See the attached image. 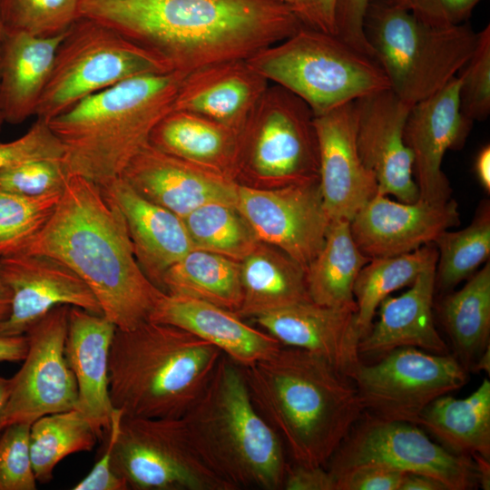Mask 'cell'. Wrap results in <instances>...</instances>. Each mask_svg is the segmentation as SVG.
I'll return each mask as SVG.
<instances>
[{"instance_id": "cell-1", "label": "cell", "mask_w": 490, "mask_h": 490, "mask_svg": "<svg viewBox=\"0 0 490 490\" xmlns=\"http://www.w3.org/2000/svg\"><path fill=\"white\" fill-rule=\"evenodd\" d=\"M79 13L183 74L247 60L303 26L279 0H81Z\"/></svg>"}, {"instance_id": "cell-2", "label": "cell", "mask_w": 490, "mask_h": 490, "mask_svg": "<svg viewBox=\"0 0 490 490\" xmlns=\"http://www.w3.org/2000/svg\"><path fill=\"white\" fill-rule=\"evenodd\" d=\"M23 252L71 269L119 329L149 320L164 295L141 269L119 208L98 184L79 175L68 174L54 211Z\"/></svg>"}, {"instance_id": "cell-3", "label": "cell", "mask_w": 490, "mask_h": 490, "mask_svg": "<svg viewBox=\"0 0 490 490\" xmlns=\"http://www.w3.org/2000/svg\"><path fill=\"white\" fill-rule=\"evenodd\" d=\"M241 368L253 405L293 463L325 466L364 412L352 379L308 350L281 345Z\"/></svg>"}, {"instance_id": "cell-4", "label": "cell", "mask_w": 490, "mask_h": 490, "mask_svg": "<svg viewBox=\"0 0 490 490\" xmlns=\"http://www.w3.org/2000/svg\"><path fill=\"white\" fill-rule=\"evenodd\" d=\"M186 74L139 75L91 94L48 121L67 174L103 185L120 177L154 126L172 110Z\"/></svg>"}, {"instance_id": "cell-5", "label": "cell", "mask_w": 490, "mask_h": 490, "mask_svg": "<svg viewBox=\"0 0 490 490\" xmlns=\"http://www.w3.org/2000/svg\"><path fill=\"white\" fill-rule=\"evenodd\" d=\"M222 352L173 325L144 321L116 328L109 393L126 416L182 417L208 384Z\"/></svg>"}, {"instance_id": "cell-6", "label": "cell", "mask_w": 490, "mask_h": 490, "mask_svg": "<svg viewBox=\"0 0 490 490\" xmlns=\"http://www.w3.org/2000/svg\"><path fill=\"white\" fill-rule=\"evenodd\" d=\"M181 418L202 461L231 490L283 489L288 454L253 405L242 368L228 357Z\"/></svg>"}, {"instance_id": "cell-7", "label": "cell", "mask_w": 490, "mask_h": 490, "mask_svg": "<svg viewBox=\"0 0 490 490\" xmlns=\"http://www.w3.org/2000/svg\"><path fill=\"white\" fill-rule=\"evenodd\" d=\"M364 33L390 89L411 106L456 77L477 42L466 24L431 25L389 0L369 1Z\"/></svg>"}, {"instance_id": "cell-8", "label": "cell", "mask_w": 490, "mask_h": 490, "mask_svg": "<svg viewBox=\"0 0 490 490\" xmlns=\"http://www.w3.org/2000/svg\"><path fill=\"white\" fill-rule=\"evenodd\" d=\"M247 61L270 83L301 98L314 116L390 88L375 59L336 34L304 25Z\"/></svg>"}, {"instance_id": "cell-9", "label": "cell", "mask_w": 490, "mask_h": 490, "mask_svg": "<svg viewBox=\"0 0 490 490\" xmlns=\"http://www.w3.org/2000/svg\"><path fill=\"white\" fill-rule=\"evenodd\" d=\"M318 178L312 110L290 91L270 83L240 132L236 181L278 188Z\"/></svg>"}, {"instance_id": "cell-10", "label": "cell", "mask_w": 490, "mask_h": 490, "mask_svg": "<svg viewBox=\"0 0 490 490\" xmlns=\"http://www.w3.org/2000/svg\"><path fill=\"white\" fill-rule=\"evenodd\" d=\"M171 72L115 30L80 17L64 34L35 116L46 122L83 98L143 74Z\"/></svg>"}, {"instance_id": "cell-11", "label": "cell", "mask_w": 490, "mask_h": 490, "mask_svg": "<svg viewBox=\"0 0 490 490\" xmlns=\"http://www.w3.org/2000/svg\"><path fill=\"white\" fill-rule=\"evenodd\" d=\"M361 466H379L402 473L422 474L446 490L479 486L475 462L431 440L419 426L377 417L367 412L325 465L335 477Z\"/></svg>"}, {"instance_id": "cell-12", "label": "cell", "mask_w": 490, "mask_h": 490, "mask_svg": "<svg viewBox=\"0 0 490 490\" xmlns=\"http://www.w3.org/2000/svg\"><path fill=\"white\" fill-rule=\"evenodd\" d=\"M113 470L133 490H231L202 461L181 417L123 416Z\"/></svg>"}, {"instance_id": "cell-13", "label": "cell", "mask_w": 490, "mask_h": 490, "mask_svg": "<svg viewBox=\"0 0 490 490\" xmlns=\"http://www.w3.org/2000/svg\"><path fill=\"white\" fill-rule=\"evenodd\" d=\"M364 412L416 425L436 398L463 387L467 371L453 355L402 348L371 365L360 362L349 375Z\"/></svg>"}, {"instance_id": "cell-14", "label": "cell", "mask_w": 490, "mask_h": 490, "mask_svg": "<svg viewBox=\"0 0 490 490\" xmlns=\"http://www.w3.org/2000/svg\"><path fill=\"white\" fill-rule=\"evenodd\" d=\"M70 306H58L26 333L23 365L12 377V389L0 421V433L16 423L75 408L77 386L64 355Z\"/></svg>"}, {"instance_id": "cell-15", "label": "cell", "mask_w": 490, "mask_h": 490, "mask_svg": "<svg viewBox=\"0 0 490 490\" xmlns=\"http://www.w3.org/2000/svg\"><path fill=\"white\" fill-rule=\"evenodd\" d=\"M236 206L259 241L278 248L305 270L321 250L331 222L318 181L278 188L239 184Z\"/></svg>"}, {"instance_id": "cell-16", "label": "cell", "mask_w": 490, "mask_h": 490, "mask_svg": "<svg viewBox=\"0 0 490 490\" xmlns=\"http://www.w3.org/2000/svg\"><path fill=\"white\" fill-rule=\"evenodd\" d=\"M356 142L363 164L374 174L377 192L414 202L419 192L413 176V156L404 139L411 105L389 88L354 101Z\"/></svg>"}, {"instance_id": "cell-17", "label": "cell", "mask_w": 490, "mask_h": 490, "mask_svg": "<svg viewBox=\"0 0 490 490\" xmlns=\"http://www.w3.org/2000/svg\"><path fill=\"white\" fill-rule=\"evenodd\" d=\"M0 267L12 296L10 314L0 323V336L25 335L58 306L78 307L103 315L88 286L55 259L20 252L1 258Z\"/></svg>"}, {"instance_id": "cell-18", "label": "cell", "mask_w": 490, "mask_h": 490, "mask_svg": "<svg viewBox=\"0 0 490 490\" xmlns=\"http://www.w3.org/2000/svg\"><path fill=\"white\" fill-rule=\"evenodd\" d=\"M473 122L461 113L457 76L412 106L404 139L413 156V176L419 199L436 202L451 198L450 182L441 168L443 159L447 151L464 147Z\"/></svg>"}, {"instance_id": "cell-19", "label": "cell", "mask_w": 490, "mask_h": 490, "mask_svg": "<svg viewBox=\"0 0 490 490\" xmlns=\"http://www.w3.org/2000/svg\"><path fill=\"white\" fill-rule=\"evenodd\" d=\"M459 223L458 204L451 198L402 202L377 192L352 218L350 230L361 252L371 260L412 252Z\"/></svg>"}, {"instance_id": "cell-20", "label": "cell", "mask_w": 490, "mask_h": 490, "mask_svg": "<svg viewBox=\"0 0 490 490\" xmlns=\"http://www.w3.org/2000/svg\"><path fill=\"white\" fill-rule=\"evenodd\" d=\"M314 125L325 211L330 221H350L377 192V180L358 152L354 101L314 116Z\"/></svg>"}, {"instance_id": "cell-21", "label": "cell", "mask_w": 490, "mask_h": 490, "mask_svg": "<svg viewBox=\"0 0 490 490\" xmlns=\"http://www.w3.org/2000/svg\"><path fill=\"white\" fill-rule=\"evenodd\" d=\"M137 193L183 218L211 202L237 205L239 183L163 152L150 143L120 175Z\"/></svg>"}, {"instance_id": "cell-22", "label": "cell", "mask_w": 490, "mask_h": 490, "mask_svg": "<svg viewBox=\"0 0 490 490\" xmlns=\"http://www.w3.org/2000/svg\"><path fill=\"white\" fill-rule=\"evenodd\" d=\"M357 310L319 305L312 300L296 303L253 318L281 345L308 350L324 358L349 377L361 362Z\"/></svg>"}, {"instance_id": "cell-23", "label": "cell", "mask_w": 490, "mask_h": 490, "mask_svg": "<svg viewBox=\"0 0 490 490\" xmlns=\"http://www.w3.org/2000/svg\"><path fill=\"white\" fill-rule=\"evenodd\" d=\"M116 326L103 315L70 307L64 355L77 386L79 410L98 438L110 430L109 356Z\"/></svg>"}, {"instance_id": "cell-24", "label": "cell", "mask_w": 490, "mask_h": 490, "mask_svg": "<svg viewBox=\"0 0 490 490\" xmlns=\"http://www.w3.org/2000/svg\"><path fill=\"white\" fill-rule=\"evenodd\" d=\"M270 83L247 60L215 63L185 75L172 110L201 115L240 133Z\"/></svg>"}, {"instance_id": "cell-25", "label": "cell", "mask_w": 490, "mask_h": 490, "mask_svg": "<svg viewBox=\"0 0 490 490\" xmlns=\"http://www.w3.org/2000/svg\"><path fill=\"white\" fill-rule=\"evenodd\" d=\"M99 186L121 211L141 269L161 289L166 270L195 249L182 218L143 198L121 177Z\"/></svg>"}, {"instance_id": "cell-26", "label": "cell", "mask_w": 490, "mask_h": 490, "mask_svg": "<svg viewBox=\"0 0 490 490\" xmlns=\"http://www.w3.org/2000/svg\"><path fill=\"white\" fill-rule=\"evenodd\" d=\"M243 319L217 305L164 293L149 320L181 328L212 344L239 366L247 367L268 358L281 344Z\"/></svg>"}, {"instance_id": "cell-27", "label": "cell", "mask_w": 490, "mask_h": 490, "mask_svg": "<svg viewBox=\"0 0 490 490\" xmlns=\"http://www.w3.org/2000/svg\"><path fill=\"white\" fill-rule=\"evenodd\" d=\"M436 265L423 270L400 296L382 300L378 319L359 341L360 355H386L402 348L449 354L433 318Z\"/></svg>"}, {"instance_id": "cell-28", "label": "cell", "mask_w": 490, "mask_h": 490, "mask_svg": "<svg viewBox=\"0 0 490 490\" xmlns=\"http://www.w3.org/2000/svg\"><path fill=\"white\" fill-rule=\"evenodd\" d=\"M64 35L44 38L5 32L0 58V111L5 122L17 124L35 116Z\"/></svg>"}, {"instance_id": "cell-29", "label": "cell", "mask_w": 490, "mask_h": 490, "mask_svg": "<svg viewBox=\"0 0 490 490\" xmlns=\"http://www.w3.org/2000/svg\"><path fill=\"white\" fill-rule=\"evenodd\" d=\"M240 134L201 115L172 110L154 126L149 143L170 155L235 180Z\"/></svg>"}, {"instance_id": "cell-30", "label": "cell", "mask_w": 490, "mask_h": 490, "mask_svg": "<svg viewBox=\"0 0 490 490\" xmlns=\"http://www.w3.org/2000/svg\"><path fill=\"white\" fill-rule=\"evenodd\" d=\"M240 280L242 300L236 314L242 318L311 300L305 269L263 242L240 261Z\"/></svg>"}, {"instance_id": "cell-31", "label": "cell", "mask_w": 490, "mask_h": 490, "mask_svg": "<svg viewBox=\"0 0 490 490\" xmlns=\"http://www.w3.org/2000/svg\"><path fill=\"white\" fill-rule=\"evenodd\" d=\"M416 425L448 451L490 459V381L485 378L468 397L449 394L431 402Z\"/></svg>"}, {"instance_id": "cell-32", "label": "cell", "mask_w": 490, "mask_h": 490, "mask_svg": "<svg viewBox=\"0 0 490 490\" xmlns=\"http://www.w3.org/2000/svg\"><path fill=\"white\" fill-rule=\"evenodd\" d=\"M437 311L455 357L470 371L490 344V261L467 279L461 289L445 293Z\"/></svg>"}, {"instance_id": "cell-33", "label": "cell", "mask_w": 490, "mask_h": 490, "mask_svg": "<svg viewBox=\"0 0 490 490\" xmlns=\"http://www.w3.org/2000/svg\"><path fill=\"white\" fill-rule=\"evenodd\" d=\"M369 260L353 239L350 221L332 220L321 250L305 270L310 299L319 305L357 310L355 280Z\"/></svg>"}, {"instance_id": "cell-34", "label": "cell", "mask_w": 490, "mask_h": 490, "mask_svg": "<svg viewBox=\"0 0 490 490\" xmlns=\"http://www.w3.org/2000/svg\"><path fill=\"white\" fill-rule=\"evenodd\" d=\"M161 290L203 300L236 313L242 300L240 261L193 249L166 270Z\"/></svg>"}, {"instance_id": "cell-35", "label": "cell", "mask_w": 490, "mask_h": 490, "mask_svg": "<svg viewBox=\"0 0 490 490\" xmlns=\"http://www.w3.org/2000/svg\"><path fill=\"white\" fill-rule=\"evenodd\" d=\"M437 249L432 243L406 254L371 259L359 271L353 294L357 305L356 323L361 338L372 326L384 299L412 285L426 269L436 265Z\"/></svg>"}, {"instance_id": "cell-36", "label": "cell", "mask_w": 490, "mask_h": 490, "mask_svg": "<svg viewBox=\"0 0 490 490\" xmlns=\"http://www.w3.org/2000/svg\"><path fill=\"white\" fill-rule=\"evenodd\" d=\"M98 436L76 408L48 414L30 426V456L35 478L47 483L60 461L69 455L91 451Z\"/></svg>"}, {"instance_id": "cell-37", "label": "cell", "mask_w": 490, "mask_h": 490, "mask_svg": "<svg viewBox=\"0 0 490 490\" xmlns=\"http://www.w3.org/2000/svg\"><path fill=\"white\" fill-rule=\"evenodd\" d=\"M438 252L436 291L447 293L475 274L490 257V203L483 201L468 226L446 230L433 242Z\"/></svg>"}, {"instance_id": "cell-38", "label": "cell", "mask_w": 490, "mask_h": 490, "mask_svg": "<svg viewBox=\"0 0 490 490\" xmlns=\"http://www.w3.org/2000/svg\"><path fill=\"white\" fill-rule=\"evenodd\" d=\"M195 249L241 261L260 242L236 205L204 204L182 218Z\"/></svg>"}, {"instance_id": "cell-39", "label": "cell", "mask_w": 490, "mask_h": 490, "mask_svg": "<svg viewBox=\"0 0 490 490\" xmlns=\"http://www.w3.org/2000/svg\"><path fill=\"white\" fill-rule=\"evenodd\" d=\"M61 194L27 197L0 189V259L25 250L50 219Z\"/></svg>"}, {"instance_id": "cell-40", "label": "cell", "mask_w": 490, "mask_h": 490, "mask_svg": "<svg viewBox=\"0 0 490 490\" xmlns=\"http://www.w3.org/2000/svg\"><path fill=\"white\" fill-rule=\"evenodd\" d=\"M81 0H0L5 32L36 37L64 34L80 18Z\"/></svg>"}, {"instance_id": "cell-41", "label": "cell", "mask_w": 490, "mask_h": 490, "mask_svg": "<svg viewBox=\"0 0 490 490\" xmlns=\"http://www.w3.org/2000/svg\"><path fill=\"white\" fill-rule=\"evenodd\" d=\"M459 104L470 121H485L490 114V25L477 33L475 48L459 70Z\"/></svg>"}, {"instance_id": "cell-42", "label": "cell", "mask_w": 490, "mask_h": 490, "mask_svg": "<svg viewBox=\"0 0 490 490\" xmlns=\"http://www.w3.org/2000/svg\"><path fill=\"white\" fill-rule=\"evenodd\" d=\"M67 172L61 159H32L0 171V189L27 197L62 192Z\"/></svg>"}, {"instance_id": "cell-43", "label": "cell", "mask_w": 490, "mask_h": 490, "mask_svg": "<svg viewBox=\"0 0 490 490\" xmlns=\"http://www.w3.org/2000/svg\"><path fill=\"white\" fill-rule=\"evenodd\" d=\"M30 426H5L0 436V490H35L36 478L30 456Z\"/></svg>"}, {"instance_id": "cell-44", "label": "cell", "mask_w": 490, "mask_h": 490, "mask_svg": "<svg viewBox=\"0 0 490 490\" xmlns=\"http://www.w3.org/2000/svg\"><path fill=\"white\" fill-rule=\"evenodd\" d=\"M64 149L45 120L36 118L29 130L17 139L0 142V171L32 159H61Z\"/></svg>"}, {"instance_id": "cell-45", "label": "cell", "mask_w": 490, "mask_h": 490, "mask_svg": "<svg viewBox=\"0 0 490 490\" xmlns=\"http://www.w3.org/2000/svg\"><path fill=\"white\" fill-rule=\"evenodd\" d=\"M435 26L464 24L482 0H389Z\"/></svg>"}, {"instance_id": "cell-46", "label": "cell", "mask_w": 490, "mask_h": 490, "mask_svg": "<svg viewBox=\"0 0 490 490\" xmlns=\"http://www.w3.org/2000/svg\"><path fill=\"white\" fill-rule=\"evenodd\" d=\"M124 414L121 408L113 407L111 426L107 433V443L99 460L73 490H128L126 483L113 470V452L120 433Z\"/></svg>"}, {"instance_id": "cell-47", "label": "cell", "mask_w": 490, "mask_h": 490, "mask_svg": "<svg viewBox=\"0 0 490 490\" xmlns=\"http://www.w3.org/2000/svg\"><path fill=\"white\" fill-rule=\"evenodd\" d=\"M369 1L336 0L335 34L355 49L375 59L364 33V18Z\"/></svg>"}, {"instance_id": "cell-48", "label": "cell", "mask_w": 490, "mask_h": 490, "mask_svg": "<svg viewBox=\"0 0 490 490\" xmlns=\"http://www.w3.org/2000/svg\"><path fill=\"white\" fill-rule=\"evenodd\" d=\"M405 473L379 466H361L336 477V490H399Z\"/></svg>"}, {"instance_id": "cell-49", "label": "cell", "mask_w": 490, "mask_h": 490, "mask_svg": "<svg viewBox=\"0 0 490 490\" xmlns=\"http://www.w3.org/2000/svg\"><path fill=\"white\" fill-rule=\"evenodd\" d=\"M285 490H336V479L323 466L289 465L283 483Z\"/></svg>"}, {"instance_id": "cell-50", "label": "cell", "mask_w": 490, "mask_h": 490, "mask_svg": "<svg viewBox=\"0 0 490 490\" xmlns=\"http://www.w3.org/2000/svg\"><path fill=\"white\" fill-rule=\"evenodd\" d=\"M336 0H300L293 8L304 26L335 34Z\"/></svg>"}, {"instance_id": "cell-51", "label": "cell", "mask_w": 490, "mask_h": 490, "mask_svg": "<svg viewBox=\"0 0 490 490\" xmlns=\"http://www.w3.org/2000/svg\"><path fill=\"white\" fill-rule=\"evenodd\" d=\"M28 348L26 335L0 336V363L23 361Z\"/></svg>"}, {"instance_id": "cell-52", "label": "cell", "mask_w": 490, "mask_h": 490, "mask_svg": "<svg viewBox=\"0 0 490 490\" xmlns=\"http://www.w3.org/2000/svg\"><path fill=\"white\" fill-rule=\"evenodd\" d=\"M399 490H446L445 485L436 479L422 475L405 474Z\"/></svg>"}, {"instance_id": "cell-53", "label": "cell", "mask_w": 490, "mask_h": 490, "mask_svg": "<svg viewBox=\"0 0 490 490\" xmlns=\"http://www.w3.org/2000/svg\"><path fill=\"white\" fill-rule=\"evenodd\" d=\"M474 170L485 192H490V146L485 144L476 154Z\"/></svg>"}, {"instance_id": "cell-54", "label": "cell", "mask_w": 490, "mask_h": 490, "mask_svg": "<svg viewBox=\"0 0 490 490\" xmlns=\"http://www.w3.org/2000/svg\"><path fill=\"white\" fill-rule=\"evenodd\" d=\"M11 291L3 278L0 267V323L8 318L11 310Z\"/></svg>"}, {"instance_id": "cell-55", "label": "cell", "mask_w": 490, "mask_h": 490, "mask_svg": "<svg viewBox=\"0 0 490 490\" xmlns=\"http://www.w3.org/2000/svg\"><path fill=\"white\" fill-rule=\"evenodd\" d=\"M12 389V377L5 378L0 376V421L5 410V407L9 399Z\"/></svg>"}, {"instance_id": "cell-56", "label": "cell", "mask_w": 490, "mask_h": 490, "mask_svg": "<svg viewBox=\"0 0 490 490\" xmlns=\"http://www.w3.org/2000/svg\"><path fill=\"white\" fill-rule=\"evenodd\" d=\"M470 371L490 373V346L479 356Z\"/></svg>"}, {"instance_id": "cell-57", "label": "cell", "mask_w": 490, "mask_h": 490, "mask_svg": "<svg viewBox=\"0 0 490 490\" xmlns=\"http://www.w3.org/2000/svg\"><path fill=\"white\" fill-rule=\"evenodd\" d=\"M4 36H5V27H4L2 13H1V5H0V58H1V51H2Z\"/></svg>"}, {"instance_id": "cell-58", "label": "cell", "mask_w": 490, "mask_h": 490, "mask_svg": "<svg viewBox=\"0 0 490 490\" xmlns=\"http://www.w3.org/2000/svg\"><path fill=\"white\" fill-rule=\"evenodd\" d=\"M279 1H282L288 4L289 5H290L292 8H294L300 0H279Z\"/></svg>"}, {"instance_id": "cell-59", "label": "cell", "mask_w": 490, "mask_h": 490, "mask_svg": "<svg viewBox=\"0 0 490 490\" xmlns=\"http://www.w3.org/2000/svg\"><path fill=\"white\" fill-rule=\"evenodd\" d=\"M5 122L4 116H3V114H2V113H1V111H0V131H1L2 126H3V124H4Z\"/></svg>"}]
</instances>
